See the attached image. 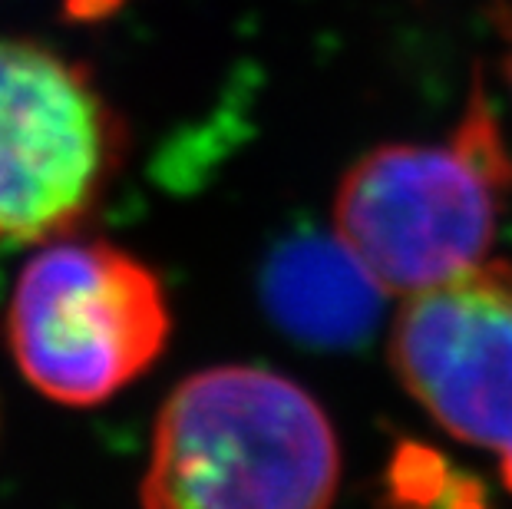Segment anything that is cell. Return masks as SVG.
Segmentation results:
<instances>
[{
  "instance_id": "6da1fadb",
  "label": "cell",
  "mask_w": 512,
  "mask_h": 509,
  "mask_svg": "<svg viewBox=\"0 0 512 509\" xmlns=\"http://www.w3.org/2000/svg\"><path fill=\"white\" fill-rule=\"evenodd\" d=\"M341 443L301 384L268 367L195 371L152 430L143 509H331Z\"/></svg>"
},
{
  "instance_id": "7a4b0ae2",
  "label": "cell",
  "mask_w": 512,
  "mask_h": 509,
  "mask_svg": "<svg viewBox=\"0 0 512 509\" xmlns=\"http://www.w3.org/2000/svg\"><path fill=\"white\" fill-rule=\"evenodd\" d=\"M512 156L483 86L440 146L387 143L344 172L334 235L384 295H413L486 262Z\"/></svg>"
},
{
  "instance_id": "3957f363",
  "label": "cell",
  "mask_w": 512,
  "mask_h": 509,
  "mask_svg": "<svg viewBox=\"0 0 512 509\" xmlns=\"http://www.w3.org/2000/svg\"><path fill=\"white\" fill-rule=\"evenodd\" d=\"M172 314L162 281L110 242L63 235L20 272L7 348L43 397L93 407L139 381L166 351Z\"/></svg>"
},
{
  "instance_id": "277c9868",
  "label": "cell",
  "mask_w": 512,
  "mask_h": 509,
  "mask_svg": "<svg viewBox=\"0 0 512 509\" xmlns=\"http://www.w3.org/2000/svg\"><path fill=\"white\" fill-rule=\"evenodd\" d=\"M123 162V123L80 63L0 40V245L80 229Z\"/></svg>"
},
{
  "instance_id": "5b68a950",
  "label": "cell",
  "mask_w": 512,
  "mask_h": 509,
  "mask_svg": "<svg viewBox=\"0 0 512 509\" xmlns=\"http://www.w3.org/2000/svg\"><path fill=\"white\" fill-rule=\"evenodd\" d=\"M390 364L456 440L499 453L512 490V262H479L403 301Z\"/></svg>"
},
{
  "instance_id": "8992f818",
  "label": "cell",
  "mask_w": 512,
  "mask_h": 509,
  "mask_svg": "<svg viewBox=\"0 0 512 509\" xmlns=\"http://www.w3.org/2000/svg\"><path fill=\"white\" fill-rule=\"evenodd\" d=\"M268 314L314 348H351L377 324L384 291L341 238H291L261 275Z\"/></svg>"
},
{
  "instance_id": "52a82bcc",
  "label": "cell",
  "mask_w": 512,
  "mask_h": 509,
  "mask_svg": "<svg viewBox=\"0 0 512 509\" xmlns=\"http://www.w3.org/2000/svg\"><path fill=\"white\" fill-rule=\"evenodd\" d=\"M489 17H493L496 37H499V60H503V77L512 93V0H493L489 4Z\"/></svg>"
}]
</instances>
